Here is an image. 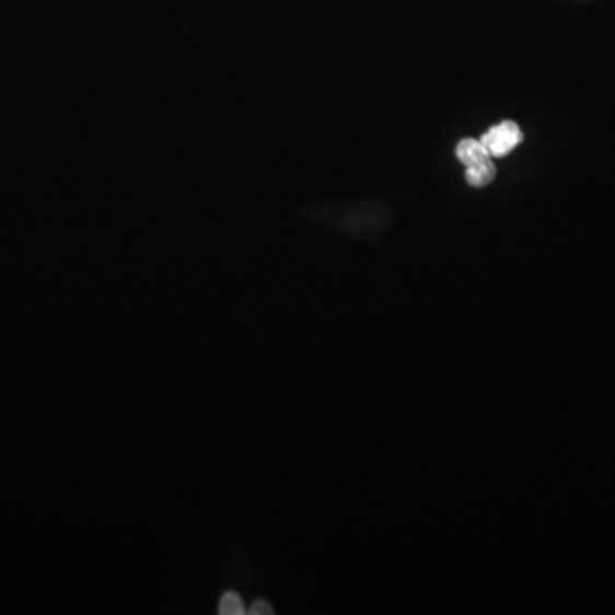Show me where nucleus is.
I'll return each mask as SVG.
<instances>
[{"mask_svg":"<svg viewBox=\"0 0 615 615\" xmlns=\"http://www.w3.org/2000/svg\"><path fill=\"white\" fill-rule=\"evenodd\" d=\"M480 141L486 146L487 151L495 158H504L519 148L523 141V132L520 125L513 120H504L487 130Z\"/></svg>","mask_w":615,"mask_h":615,"instance_id":"f257e3e1","label":"nucleus"},{"mask_svg":"<svg viewBox=\"0 0 615 615\" xmlns=\"http://www.w3.org/2000/svg\"><path fill=\"white\" fill-rule=\"evenodd\" d=\"M496 173H498V170H496L491 158V160L480 161V163L465 167V179L471 187L484 188L495 182Z\"/></svg>","mask_w":615,"mask_h":615,"instance_id":"7ed1b4c3","label":"nucleus"},{"mask_svg":"<svg viewBox=\"0 0 615 615\" xmlns=\"http://www.w3.org/2000/svg\"><path fill=\"white\" fill-rule=\"evenodd\" d=\"M218 612L219 615H245V602L236 592H227L219 600Z\"/></svg>","mask_w":615,"mask_h":615,"instance_id":"20e7f679","label":"nucleus"},{"mask_svg":"<svg viewBox=\"0 0 615 615\" xmlns=\"http://www.w3.org/2000/svg\"><path fill=\"white\" fill-rule=\"evenodd\" d=\"M455 154L456 160L465 167L480 163V161L491 160V154L480 139H462L456 144Z\"/></svg>","mask_w":615,"mask_h":615,"instance_id":"f03ea898","label":"nucleus"},{"mask_svg":"<svg viewBox=\"0 0 615 615\" xmlns=\"http://www.w3.org/2000/svg\"><path fill=\"white\" fill-rule=\"evenodd\" d=\"M274 607L269 604V602H265V600H255L254 604L250 605L248 611L246 614L250 615H272Z\"/></svg>","mask_w":615,"mask_h":615,"instance_id":"39448f33","label":"nucleus"}]
</instances>
